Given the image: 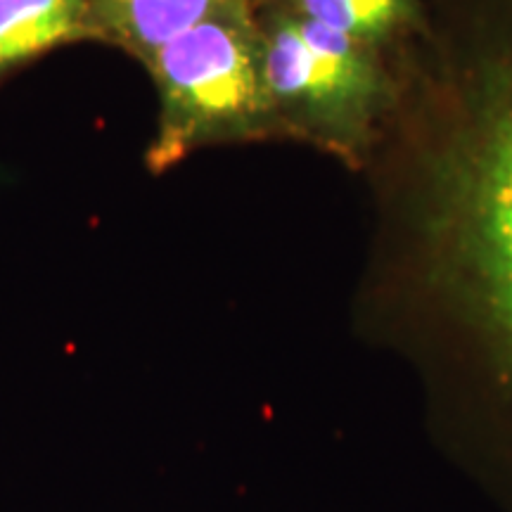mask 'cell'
I'll return each mask as SVG.
<instances>
[{
	"label": "cell",
	"instance_id": "cell-1",
	"mask_svg": "<svg viewBox=\"0 0 512 512\" xmlns=\"http://www.w3.org/2000/svg\"><path fill=\"white\" fill-rule=\"evenodd\" d=\"M145 67L159 95L157 136L145 157L152 174L197 147L264 136L275 126L249 0H228Z\"/></svg>",
	"mask_w": 512,
	"mask_h": 512
},
{
	"label": "cell",
	"instance_id": "cell-2",
	"mask_svg": "<svg viewBox=\"0 0 512 512\" xmlns=\"http://www.w3.org/2000/svg\"><path fill=\"white\" fill-rule=\"evenodd\" d=\"M259 31L275 126L316 138L356 133L382 93L370 46L283 5L259 22Z\"/></svg>",
	"mask_w": 512,
	"mask_h": 512
},
{
	"label": "cell",
	"instance_id": "cell-3",
	"mask_svg": "<svg viewBox=\"0 0 512 512\" xmlns=\"http://www.w3.org/2000/svg\"><path fill=\"white\" fill-rule=\"evenodd\" d=\"M453 254L475 313L512 366V98L477 121L451 178Z\"/></svg>",
	"mask_w": 512,
	"mask_h": 512
},
{
	"label": "cell",
	"instance_id": "cell-4",
	"mask_svg": "<svg viewBox=\"0 0 512 512\" xmlns=\"http://www.w3.org/2000/svg\"><path fill=\"white\" fill-rule=\"evenodd\" d=\"M228 0H91L83 38L110 43L147 64L176 36Z\"/></svg>",
	"mask_w": 512,
	"mask_h": 512
},
{
	"label": "cell",
	"instance_id": "cell-5",
	"mask_svg": "<svg viewBox=\"0 0 512 512\" xmlns=\"http://www.w3.org/2000/svg\"><path fill=\"white\" fill-rule=\"evenodd\" d=\"M91 0H0V76L81 41Z\"/></svg>",
	"mask_w": 512,
	"mask_h": 512
},
{
	"label": "cell",
	"instance_id": "cell-6",
	"mask_svg": "<svg viewBox=\"0 0 512 512\" xmlns=\"http://www.w3.org/2000/svg\"><path fill=\"white\" fill-rule=\"evenodd\" d=\"M415 0H285L283 8L373 48L406 22Z\"/></svg>",
	"mask_w": 512,
	"mask_h": 512
}]
</instances>
